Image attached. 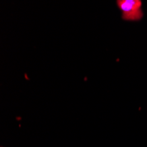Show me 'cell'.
Instances as JSON below:
<instances>
[{
  "label": "cell",
  "mask_w": 147,
  "mask_h": 147,
  "mask_svg": "<svg viewBox=\"0 0 147 147\" xmlns=\"http://www.w3.org/2000/svg\"><path fill=\"white\" fill-rule=\"evenodd\" d=\"M116 4L123 20L137 21L143 18L141 0H116Z\"/></svg>",
  "instance_id": "cell-1"
}]
</instances>
